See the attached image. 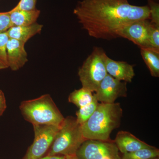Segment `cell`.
Returning <instances> with one entry per match:
<instances>
[{
  "label": "cell",
  "mask_w": 159,
  "mask_h": 159,
  "mask_svg": "<svg viewBox=\"0 0 159 159\" xmlns=\"http://www.w3.org/2000/svg\"><path fill=\"white\" fill-rule=\"evenodd\" d=\"M142 58L147 66L151 75L159 77V52L147 48H140Z\"/></svg>",
  "instance_id": "15"
},
{
  "label": "cell",
  "mask_w": 159,
  "mask_h": 159,
  "mask_svg": "<svg viewBox=\"0 0 159 159\" xmlns=\"http://www.w3.org/2000/svg\"><path fill=\"white\" fill-rule=\"evenodd\" d=\"M159 156V149L154 147L123 153L121 159H149L158 157Z\"/></svg>",
  "instance_id": "18"
},
{
  "label": "cell",
  "mask_w": 159,
  "mask_h": 159,
  "mask_svg": "<svg viewBox=\"0 0 159 159\" xmlns=\"http://www.w3.org/2000/svg\"><path fill=\"white\" fill-rule=\"evenodd\" d=\"M12 26L30 25L36 22L40 14L37 9L26 10L12 9L8 11Z\"/></svg>",
  "instance_id": "14"
},
{
  "label": "cell",
  "mask_w": 159,
  "mask_h": 159,
  "mask_svg": "<svg viewBox=\"0 0 159 159\" xmlns=\"http://www.w3.org/2000/svg\"><path fill=\"white\" fill-rule=\"evenodd\" d=\"M86 139L83 135L81 125L75 117L65 118L47 156H76L78 148Z\"/></svg>",
  "instance_id": "4"
},
{
  "label": "cell",
  "mask_w": 159,
  "mask_h": 159,
  "mask_svg": "<svg viewBox=\"0 0 159 159\" xmlns=\"http://www.w3.org/2000/svg\"><path fill=\"white\" fill-rule=\"evenodd\" d=\"M37 0H20L14 9L31 10L36 9Z\"/></svg>",
  "instance_id": "23"
},
{
  "label": "cell",
  "mask_w": 159,
  "mask_h": 159,
  "mask_svg": "<svg viewBox=\"0 0 159 159\" xmlns=\"http://www.w3.org/2000/svg\"><path fill=\"white\" fill-rule=\"evenodd\" d=\"M43 25L35 23L30 25L12 26L6 32L9 38L26 43L29 39L42 31Z\"/></svg>",
  "instance_id": "13"
},
{
  "label": "cell",
  "mask_w": 159,
  "mask_h": 159,
  "mask_svg": "<svg viewBox=\"0 0 159 159\" xmlns=\"http://www.w3.org/2000/svg\"><path fill=\"white\" fill-rule=\"evenodd\" d=\"M20 109L24 119L32 125L60 127L65 118L49 94L21 102Z\"/></svg>",
  "instance_id": "3"
},
{
  "label": "cell",
  "mask_w": 159,
  "mask_h": 159,
  "mask_svg": "<svg viewBox=\"0 0 159 159\" xmlns=\"http://www.w3.org/2000/svg\"><path fill=\"white\" fill-rule=\"evenodd\" d=\"M40 159H70V158L63 155L47 156Z\"/></svg>",
  "instance_id": "25"
},
{
  "label": "cell",
  "mask_w": 159,
  "mask_h": 159,
  "mask_svg": "<svg viewBox=\"0 0 159 159\" xmlns=\"http://www.w3.org/2000/svg\"><path fill=\"white\" fill-rule=\"evenodd\" d=\"M106 54L103 49L95 47L78 70L82 87L96 92L99 84L107 74L106 69Z\"/></svg>",
  "instance_id": "5"
},
{
  "label": "cell",
  "mask_w": 159,
  "mask_h": 159,
  "mask_svg": "<svg viewBox=\"0 0 159 159\" xmlns=\"http://www.w3.org/2000/svg\"><path fill=\"white\" fill-rule=\"evenodd\" d=\"M149 159H159L158 157L153 158H151Z\"/></svg>",
  "instance_id": "26"
},
{
  "label": "cell",
  "mask_w": 159,
  "mask_h": 159,
  "mask_svg": "<svg viewBox=\"0 0 159 159\" xmlns=\"http://www.w3.org/2000/svg\"><path fill=\"white\" fill-rule=\"evenodd\" d=\"M12 25L8 11L0 12V34L6 32Z\"/></svg>",
  "instance_id": "22"
},
{
  "label": "cell",
  "mask_w": 159,
  "mask_h": 159,
  "mask_svg": "<svg viewBox=\"0 0 159 159\" xmlns=\"http://www.w3.org/2000/svg\"><path fill=\"white\" fill-rule=\"evenodd\" d=\"M93 96V99L90 103L79 108L76 112V119L77 122L80 125H82L87 122L97 109L99 103V101L96 98L94 94Z\"/></svg>",
  "instance_id": "17"
},
{
  "label": "cell",
  "mask_w": 159,
  "mask_h": 159,
  "mask_svg": "<svg viewBox=\"0 0 159 159\" xmlns=\"http://www.w3.org/2000/svg\"><path fill=\"white\" fill-rule=\"evenodd\" d=\"M7 107L6 97L2 91L0 89V117L3 115Z\"/></svg>",
  "instance_id": "24"
},
{
  "label": "cell",
  "mask_w": 159,
  "mask_h": 159,
  "mask_svg": "<svg viewBox=\"0 0 159 159\" xmlns=\"http://www.w3.org/2000/svg\"><path fill=\"white\" fill-rule=\"evenodd\" d=\"M149 9V20L151 23L159 25V4L153 0H147Z\"/></svg>",
  "instance_id": "21"
},
{
  "label": "cell",
  "mask_w": 159,
  "mask_h": 159,
  "mask_svg": "<svg viewBox=\"0 0 159 159\" xmlns=\"http://www.w3.org/2000/svg\"><path fill=\"white\" fill-rule=\"evenodd\" d=\"M127 92L126 82L118 80L107 74L94 94L99 102L112 103L119 97H126Z\"/></svg>",
  "instance_id": "9"
},
{
  "label": "cell",
  "mask_w": 159,
  "mask_h": 159,
  "mask_svg": "<svg viewBox=\"0 0 159 159\" xmlns=\"http://www.w3.org/2000/svg\"><path fill=\"white\" fill-rule=\"evenodd\" d=\"M25 44L13 39L9 38L8 40L6 46L7 60L9 68L11 70H18L28 61Z\"/></svg>",
  "instance_id": "10"
},
{
  "label": "cell",
  "mask_w": 159,
  "mask_h": 159,
  "mask_svg": "<svg viewBox=\"0 0 159 159\" xmlns=\"http://www.w3.org/2000/svg\"><path fill=\"white\" fill-rule=\"evenodd\" d=\"M159 25L150 22L149 29V43L152 50L159 52Z\"/></svg>",
  "instance_id": "20"
},
{
  "label": "cell",
  "mask_w": 159,
  "mask_h": 159,
  "mask_svg": "<svg viewBox=\"0 0 159 159\" xmlns=\"http://www.w3.org/2000/svg\"><path fill=\"white\" fill-rule=\"evenodd\" d=\"M93 97V92L82 87L72 92L69 95L68 100L79 108L90 103Z\"/></svg>",
  "instance_id": "16"
},
{
  "label": "cell",
  "mask_w": 159,
  "mask_h": 159,
  "mask_svg": "<svg viewBox=\"0 0 159 159\" xmlns=\"http://www.w3.org/2000/svg\"><path fill=\"white\" fill-rule=\"evenodd\" d=\"M82 28L91 37L111 40L117 31L139 20L149 19L148 6L131 5L128 0H82L74 10Z\"/></svg>",
  "instance_id": "1"
},
{
  "label": "cell",
  "mask_w": 159,
  "mask_h": 159,
  "mask_svg": "<svg viewBox=\"0 0 159 159\" xmlns=\"http://www.w3.org/2000/svg\"><path fill=\"white\" fill-rule=\"evenodd\" d=\"M150 23L149 19L139 20L131 23L117 31V36L129 40L140 48L152 49L149 41Z\"/></svg>",
  "instance_id": "8"
},
{
  "label": "cell",
  "mask_w": 159,
  "mask_h": 159,
  "mask_svg": "<svg viewBox=\"0 0 159 159\" xmlns=\"http://www.w3.org/2000/svg\"><path fill=\"white\" fill-rule=\"evenodd\" d=\"M77 159H121L119 150L115 142L86 140L76 154Z\"/></svg>",
  "instance_id": "6"
},
{
  "label": "cell",
  "mask_w": 159,
  "mask_h": 159,
  "mask_svg": "<svg viewBox=\"0 0 159 159\" xmlns=\"http://www.w3.org/2000/svg\"><path fill=\"white\" fill-rule=\"evenodd\" d=\"M122 114L120 103H99L92 116L81 125L83 136L86 140L111 141V134L120 125Z\"/></svg>",
  "instance_id": "2"
},
{
  "label": "cell",
  "mask_w": 159,
  "mask_h": 159,
  "mask_svg": "<svg viewBox=\"0 0 159 159\" xmlns=\"http://www.w3.org/2000/svg\"><path fill=\"white\" fill-rule=\"evenodd\" d=\"M74 159H77V157H76L74 158Z\"/></svg>",
  "instance_id": "27"
},
{
  "label": "cell",
  "mask_w": 159,
  "mask_h": 159,
  "mask_svg": "<svg viewBox=\"0 0 159 159\" xmlns=\"http://www.w3.org/2000/svg\"><path fill=\"white\" fill-rule=\"evenodd\" d=\"M114 142L119 151L123 154L132 152L142 148L154 147L125 131L119 132Z\"/></svg>",
  "instance_id": "12"
},
{
  "label": "cell",
  "mask_w": 159,
  "mask_h": 159,
  "mask_svg": "<svg viewBox=\"0 0 159 159\" xmlns=\"http://www.w3.org/2000/svg\"><path fill=\"white\" fill-rule=\"evenodd\" d=\"M106 69L107 74L118 80L131 82L135 76L134 67L128 63L111 59L107 55L105 57Z\"/></svg>",
  "instance_id": "11"
},
{
  "label": "cell",
  "mask_w": 159,
  "mask_h": 159,
  "mask_svg": "<svg viewBox=\"0 0 159 159\" xmlns=\"http://www.w3.org/2000/svg\"><path fill=\"white\" fill-rule=\"evenodd\" d=\"M9 39L7 32L0 34V70L9 68L6 48Z\"/></svg>",
  "instance_id": "19"
},
{
  "label": "cell",
  "mask_w": 159,
  "mask_h": 159,
  "mask_svg": "<svg viewBox=\"0 0 159 159\" xmlns=\"http://www.w3.org/2000/svg\"><path fill=\"white\" fill-rule=\"evenodd\" d=\"M34 141L23 159H40L51 148L59 126L54 125H33Z\"/></svg>",
  "instance_id": "7"
}]
</instances>
